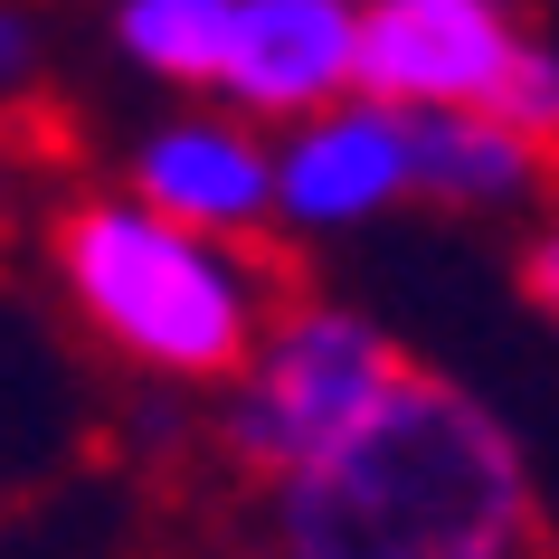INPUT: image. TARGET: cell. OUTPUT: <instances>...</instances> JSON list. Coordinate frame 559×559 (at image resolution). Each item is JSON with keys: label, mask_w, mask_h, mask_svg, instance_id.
<instances>
[{"label": "cell", "mask_w": 559, "mask_h": 559, "mask_svg": "<svg viewBox=\"0 0 559 559\" xmlns=\"http://www.w3.org/2000/svg\"><path fill=\"white\" fill-rule=\"evenodd\" d=\"M257 559H540V484L502 408L399 360L323 455L257 484Z\"/></svg>", "instance_id": "6da1fadb"}, {"label": "cell", "mask_w": 559, "mask_h": 559, "mask_svg": "<svg viewBox=\"0 0 559 559\" xmlns=\"http://www.w3.org/2000/svg\"><path fill=\"white\" fill-rule=\"evenodd\" d=\"M48 265H58L76 323L115 360H133L171 389H218L247 360V342L265 332V313L285 304L275 265L257 247L190 237L171 218H152L143 200H123V190L58 209Z\"/></svg>", "instance_id": "7a4b0ae2"}, {"label": "cell", "mask_w": 559, "mask_h": 559, "mask_svg": "<svg viewBox=\"0 0 559 559\" xmlns=\"http://www.w3.org/2000/svg\"><path fill=\"white\" fill-rule=\"evenodd\" d=\"M399 360L408 352H399L370 313H352V304H323V295L275 304L265 332L247 342V360L218 380L228 389V399H218V455H228L247 484L295 474L304 455H323V445L399 380Z\"/></svg>", "instance_id": "3957f363"}, {"label": "cell", "mask_w": 559, "mask_h": 559, "mask_svg": "<svg viewBox=\"0 0 559 559\" xmlns=\"http://www.w3.org/2000/svg\"><path fill=\"white\" fill-rule=\"evenodd\" d=\"M522 20L502 0H360L352 29V95L389 115H484L522 58Z\"/></svg>", "instance_id": "277c9868"}, {"label": "cell", "mask_w": 559, "mask_h": 559, "mask_svg": "<svg viewBox=\"0 0 559 559\" xmlns=\"http://www.w3.org/2000/svg\"><path fill=\"white\" fill-rule=\"evenodd\" d=\"M352 29H360V0H228L218 95L265 123L323 115L352 95Z\"/></svg>", "instance_id": "5b68a950"}, {"label": "cell", "mask_w": 559, "mask_h": 559, "mask_svg": "<svg viewBox=\"0 0 559 559\" xmlns=\"http://www.w3.org/2000/svg\"><path fill=\"white\" fill-rule=\"evenodd\" d=\"M152 218H171L190 237H228V247H257V228L275 218V152L257 143V123L237 115H190L162 123L143 152H133V190Z\"/></svg>", "instance_id": "8992f818"}, {"label": "cell", "mask_w": 559, "mask_h": 559, "mask_svg": "<svg viewBox=\"0 0 559 559\" xmlns=\"http://www.w3.org/2000/svg\"><path fill=\"white\" fill-rule=\"evenodd\" d=\"M265 152H275V218H295V228H360L408 200V123L370 95L304 115Z\"/></svg>", "instance_id": "52a82bcc"}, {"label": "cell", "mask_w": 559, "mask_h": 559, "mask_svg": "<svg viewBox=\"0 0 559 559\" xmlns=\"http://www.w3.org/2000/svg\"><path fill=\"white\" fill-rule=\"evenodd\" d=\"M399 123H408V190H427L445 209H512L540 190L550 143H531L493 115L445 105V115H399Z\"/></svg>", "instance_id": "ba28073f"}, {"label": "cell", "mask_w": 559, "mask_h": 559, "mask_svg": "<svg viewBox=\"0 0 559 559\" xmlns=\"http://www.w3.org/2000/svg\"><path fill=\"white\" fill-rule=\"evenodd\" d=\"M123 58L152 67L162 86H218V48H228V0H115Z\"/></svg>", "instance_id": "9c48e42d"}, {"label": "cell", "mask_w": 559, "mask_h": 559, "mask_svg": "<svg viewBox=\"0 0 559 559\" xmlns=\"http://www.w3.org/2000/svg\"><path fill=\"white\" fill-rule=\"evenodd\" d=\"M484 115L512 123V133H531V143H550V123H559V58L540 48V38H522V58H512V76L493 86Z\"/></svg>", "instance_id": "30bf717a"}, {"label": "cell", "mask_w": 559, "mask_h": 559, "mask_svg": "<svg viewBox=\"0 0 559 559\" xmlns=\"http://www.w3.org/2000/svg\"><path fill=\"white\" fill-rule=\"evenodd\" d=\"M29 67H38V38H29V20L0 0V95H20V86H29Z\"/></svg>", "instance_id": "8fae6325"}, {"label": "cell", "mask_w": 559, "mask_h": 559, "mask_svg": "<svg viewBox=\"0 0 559 559\" xmlns=\"http://www.w3.org/2000/svg\"><path fill=\"white\" fill-rule=\"evenodd\" d=\"M0 209H10V143H0Z\"/></svg>", "instance_id": "7c38bea8"}]
</instances>
